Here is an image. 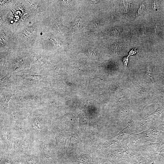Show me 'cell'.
I'll return each mask as SVG.
<instances>
[{
	"label": "cell",
	"instance_id": "cell-1",
	"mask_svg": "<svg viewBox=\"0 0 164 164\" xmlns=\"http://www.w3.org/2000/svg\"><path fill=\"white\" fill-rule=\"evenodd\" d=\"M128 140L117 144L107 151L102 158L105 164H133L144 157L127 145Z\"/></svg>",
	"mask_w": 164,
	"mask_h": 164
},
{
	"label": "cell",
	"instance_id": "cell-2",
	"mask_svg": "<svg viewBox=\"0 0 164 164\" xmlns=\"http://www.w3.org/2000/svg\"><path fill=\"white\" fill-rule=\"evenodd\" d=\"M147 142H164V124L160 119L156 120L147 130L138 134L133 133L129 137L128 142L134 145Z\"/></svg>",
	"mask_w": 164,
	"mask_h": 164
},
{
	"label": "cell",
	"instance_id": "cell-3",
	"mask_svg": "<svg viewBox=\"0 0 164 164\" xmlns=\"http://www.w3.org/2000/svg\"><path fill=\"white\" fill-rule=\"evenodd\" d=\"M135 123L133 120L129 121L127 126L117 135L104 141L103 145L106 147L114 143H121L128 140L135 131Z\"/></svg>",
	"mask_w": 164,
	"mask_h": 164
},
{
	"label": "cell",
	"instance_id": "cell-4",
	"mask_svg": "<svg viewBox=\"0 0 164 164\" xmlns=\"http://www.w3.org/2000/svg\"><path fill=\"white\" fill-rule=\"evenodd\" d=\"M164 144V142L145 143L133 145L132 148L144 157L158 158V151L160 148Z\"/></svg>",
	"mask_w": 164,
	"mask_h": 164
},
{
	"label": "cell",
	"instance_id": "cell-5",
	"mask_svg": "<svg viewBox=\"0 0 164 164\" xmlns=\"http://www.w3.org/2000/svg\"><path fill=\"white\" fill-rule=\"evenodd\" d=\"M157 120H157L152 114L146 115L145 117L139 120L134 121L135 131L136 132H141L145 131L148 129Z\"/></svg>",
	"mask_w": 164,
	"mask_h": 164
},
{
	"label": "cell",
	"instance_id": "cell-6",
	"mask_svg": "<svg viewBox=\"0 0 164 164\" xmlns=\"http://www.w3.org/2000/svg\"><path fill=\"white\" fill-rule=\"evenodd\" d=\"M12 158L17 164H45L39 157L26 153L14 156Z\"/></svg>",
	"mask_w": 164,
	"mask_h": 164
},
{
	"label": "cell",
	"instance_id": "cell-7",
	"mask_svg": "<svg viewBox=\"0 0 164 164\" xmlns=\"http://www.w3.org/2000/svg\"><path fill=\"white\" fill-rule=\"evenodd\" d=\"M0 164H17L11 156L8 154L2 155L1 157Z\"/></svg>",
	"mask_w": 164,
	"mask_h": 164
},
{
	"label": "cell",
	"instance_id": "cell-8",
	"mask_svg": "<svg viewBox=\"0 0 164 164\" xmlns=\"http://www.w3.org/2000/svg\"><path fill=\"white\" fill-rule=\"evenodd\" d=\"M158 160V158L144 157L140 160L133 164H154L155 161Z\"/></svg>",
	"mask_w": 164,
	"mask_h": 164
},
{
	"label": "cell",
	"instance_id": "cell-9",
	"mask_svg": "<svg viewBox=\"0 0 164 164\" xmlns=\"http://www.w3.org/2000/svg\"><path fill=\"white\" fill-rule=\"evenodd\" d=\"M158 108L152 113L157 120L160 119V115L164 111V103L161 102H159L158 103Z\"/></svg>",
	"mask_w": 164,
	"mask_h": 164
},
{
	"label": "cell",
	"instance_id": "cell-10",
	"mask_svg": "<svg viewBox=\"0 0 164 164\" xmlns=\"http://www.w3.org/2000/svg\"><path fill=\"white\" fill-rule=\"evenodd\" d=\"M120 9L121 11L124 12H127L129 10V8L130 4L129 2L127 1H123L122 3H121Z\"/></svg>",
	"mask_w": 164,
	"mask_h": 164
},
{
	"label": "cell",
	"instance_id": "cell-11",
	"mask_svg": "<svg viewBox=\"0 0 164 164\" xmlns=\"http://www.w3.org/2000/svg\"><path fill=\"white\" fill-rule=\"evenodd\" d=\"M159 2L158 1H154L152 2L151 5L152 9L155 11L158 10L159 7Z\"/></svg>",
	"mask_w": 164,
	"mask_h": 164
},
{
	"label": "cell",
	"instance_id": "cell-12",
	"mask_svg": "<svg viewBox=\"0 0 164 164\" xmlns=\"http://www.w3.org/2000/svg\"><path fill=\"white\" fill-rule=\"evenodd\" d=\"M145 8V6L144 4H141L138 10V14L142 13L144 10Z\"/></svg>",
	"mask_w": 164,
	"mask_h": 164
},
{
	"label": "cell",
	"instance_id": "cell-13",
	"mask_svg": "<svg viewBox=\"0 0 164 164\" xmlns=\"http://www.w3.org/2000/svg\"><path fill=\"white\" fill-rule=\"evenodd\" d=\"M128 57L129 56H127L124 57L122 59V63L125 67H126L128 63Z\"/></svg>",
	"mask_w": 164,
	"mask_h": 164
},
{
	"label": "cell",
	"instance_id": "cell-14",
	"mask_svg": "<svg viewBox=\"0 0 164 164\" xmlns=\"http://www.w3.org/2000/svg\"><path fill=\"white\" fill-rule=\"evenodd\" d=\"M158 155L162 156L164 159V148L158 153Z\"/></svg>",
	"mask_w": 164,
	"mask_h": 164
},
{
	"label": "cell",
	"instance_id": "cell-15",
	"mask_svg": "<svg viewBox=\"0 0 164 164\" xmlns=\"http://www.w3.org/2000/svg\"><path fill=\"white\" fill-rule=\"evenodd\" d=\"M136 50H134V49L131 50L129 52L128 56H129L130 55H132L136 53Z\"/></svg>",
	"mask_w": 164,
	"mask_h": 164
},
{
	"label": "cell",
	"instance_id": "cell-16",
	"mask_svg": "<svg viewBox=\"0 0 164 164\" xmlns=\"http://www.w3.org/2000/svg\"><path fill=\"white\" fill-rule=\"evenodd\" d=\"M145 28H142L140 29V35H143L145 33Z\"/></svg>",
	"mask_w": 164,
	"mask_h": 164
},
{
	"label": "cell",
	"instance_id": "cell-17",
	"mask_svg": "<svg viewBox=\"0 0 164 164\" xmlns=\"http://www.w3.org/2000/svg\"><path fill=\"white\" fill-rule=\"evenodd\" d=\"M161 80L162 84L164 85V77L163 76H161Z\"/></svg>",
	"mask_w": 164,
	"mask_h": 164
}]
</instances>
